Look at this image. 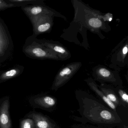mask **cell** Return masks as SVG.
<instances>
[{"label":"cell","mask_w":128,"mask_h":128,"mask_svg":"<svg viewBox=\"0 0 128 128\" xmlns=\"http://www.w3.org/2000/svg\"><path fill=\"white\" fill-rule=\"evenodd\" d=\"M34 120L36 128H59L57 125L47 115L35 110L31 111L24 116Z\"/></svg>","instance_id":"7c38bea8"},{"label":"cell","mask_w":128,"mask_h":128,"mask_svg":"<svg viewBox=\"0 0 128 128\" xmlns=\"http://www.w3.org/2000/svg\"><path fill=\"white\" fill-rule=\"evenodd\" d=\"M10 107V98L9 96L0 99V128H12Z\"/></svg>","instance_id":"8fae6325"},{"label":"cell","mask_w":128,"mask_h":128,"mask_svg":"<svg viewBox=\"0 0 128 128\" xmlns=\"http://www.w3.org/2000/svg\"><path fill=\"white\" fill-rule=\"evenodd\" d=\"M124 128H128V126L126 125H124Z\"/></svg>","instance_id":"ffe728a7"},{"label":"cell","mask_w":128,"mask_h":128,"mask_svg":"<svg viewBox=\"0 0 128 128\" xmlns=\"http://www.w3.org/2000/svg\"><path fill=\"white\" fill-rule=\"evenodd\" d=\"M128 37L124 40L120 46L112 54L110 67L120 71L128 64Z\"/></svg>","instance_id":"ba28073f"},{"label":"cell","mask_w":128,"mask_h":128,"mask_svg":"<svg viewBox=\"0 0 128 128\" xmlns=\"http://www.w3.org/2000/svg\"><path fill=\"white\" fill-rule=\"evenodd\" d=\"M9 2L21 5L22 6L28 5H37L44 4L43 0H7Z\"/></svg>","instance_id":"e0dca14e"},{"label":"cell","mask_w":128,"mask_h":128,"mask_svg":"<svg viewBox=\"0 0 128 128\" xmlns=\"http://www.w3.org/2000/svg\"><path fill=\"white\" fill-rule=\"evenodd\" d=\"M36 37L32 35L25 41L22 50L27 56L38 60H60L54 52L40 42Z\"/></svg>","instance_id":"7a4b0ae2"},{"label":"cell","mask_w":128,"mask_h":128,"mask_svg":"<svg viewBox=\"0 0 128 128\" xmlns=\"http://www.w3.org/2000/svg\"><path fill=\"white\" fill-rule=\"evenodd\" d=\"M22 9L28 17L41 15H46L54 17L60 18L65 20H66V17L54 10L46 6L44 4L37 5H28L22 6Z\"/></svg>","instance_id":"9c48e42d"},{"label":"cell","mask_w":128,"mask_h":128,"mask_svg":"<svg viewBox=\"0 0 128 128\" xmlns=\"http://www.w3.org/2000/svg\"><path fill=\"white\" fill-rule=\"evenodd\" d=\"M28 101L33 108H40L50 112L56 109L58 102L56 97L44 94L32 96L28 99Z\"/></svg>","instance_id":"8992f818"},{"label":"cell","mask_w":128,"mask_h":128,"mask_svg":"<svg viewBox=\"0 0 128 128\" xmlns=\"http://www.w3.org/2000/svg\"><path fill=\"white\" fill-rule=\"evenodd\" d=\"M19 128H36L34 120L30 118L24 117L20 120Z\"/></svg>","instance_id":"ac0fdd59"},{"label":"cell","mask_w":128,"mask_h":128,"mask_svg":"<svg viewBox=\"0 0 128 128\" xmlns=\"http://www.w3.org/2000/svg\"><path fill=\"white\" fill-rule=\"evenodd\" d=\"M85 82L90 87L91 90L94 92L97 96H98L102 101H103L112 110L116 112V106L108 99V98L105 96L103 92L100 90L98 86V85L96 83L93 78H88L84 80Z\"/></svg>","instance_id":"4fadbf2b"},{"label":"cell","mask_w":128,"mask_h":128,"mask_svg":"<svg viewBox=\"0 0 128 128\" xmlns=\"http://www.w3.org/2000/svg\"><path fill=\"white\" fill-rule=\"evenodd\" d=\"M92 76L94 80L101 84L108 83L114 86H122L121 80L118 72L113 71L104 66L98 65L95 66L92 71Z\"/></svg>","instance_id":"277c9868"},{"label":"cell","mask_w":128,"mask_h":128,"mask_svg":"<svg viewBox=\"0 0 128 128\" xmlns=\"http://www.w3.org/2000/svg\"><path fill=\"white\" fill-rule=\"evenodd\" d=\"M80 108L78 110L81 117H74V120L84 124L90 123L98 126H116L122 122L117 113L90 97L78 98Z\"/></svg>","instance_id":"6da1fadb"},{"label":"cell","mask_w":128,"mask_h":128,"mask_svg":"<svg viewBox=\"0 0 128 128\" xmlns=\"http://www.w3.org/2000/svg\"><path fill=\"white\" fill-rule=\"evenodd\" d=\"M98 87L101 90L108 100L114 103L117 107L121 105V103L118 95L115 93L114 87L110 84H101L98 85Z\"/></svg>","instance_id":"5bb4252c"},{"label":"cell","mask_w":128,"mask_h":128,"mask_svg":"<svg viewBox=\"0 0 128 128\" xmlns=\"http://www.w3.org/2000/svg\"><path fill=\"white\" fill-rule=\"evenodd\" d=\"M38 40L42 45L54 52L60 60H66L71 57L69 51L60 42L45 39Z\"/></svg>","instance_id":"30bf717a"},{"label":"cell","mask_w":128,"mask_h":128,"mask_svg":"<svg viewBox=\"0 0 128 128\" xmlns=\"http://www.w3.org/2000/svg\"><path fill=\"white\" fill-rule=\"evenodd\" d=\"M20 6L22 7V6L19 4L12 3L10 2H9L7 0H0V11L4 10L9 8Z\"/></svg>","instance_id":"d6986e66"},{"label":"cell","mask_w":128,"mask_h":128,"mask_svg":"<svg viewBox=\"0 0 128 128\" xmlns=\"http://www.w3.org/2000/svg\"><path fill=\"white\" fill-rule=\"evenodd\" d=\"M54 18L46 15L28 17L32 25L33 35L36 37L40 34L49 32L54 25Z\"/></svg>","instance_id":"52a82bcc"},{"label":"cell","mask_w":128,"mask_h":128,"mask_svg":"<svg viewBox=\"0 0 128 128\" xmlns=\"http://www.w3.org/2000/svg\"><path fill=\"white\" fill-rule=\"evenodd\" d=\"M114 90L117 92L118 96L120 98L121 105L125 108L128 107V95L127 93L122 89V86H118L116 88L114 87Z\"/></svg>","instance_id":"2e32d148"},{"label":"cell","mask_w":128,"mask_h":128,"mask_svg":"<svg viewBox=\"0 0 128 128\" xmlns=\"http://www.w3.org/2000/svg\"><path fill=\"white\" fill-rule=\"evenodd\" d=\"M24 67L17 66L6 71L0 72V84L19 76L23 73Z\"/></svg>","instance_id":"9a60e30c"},{"label":"cell","mask_w":128,"mask_h":128,"mask_svg":"<svg viewBox=\"0 0 128 128\" xmlns=\"http://www.w3.org/2000/svg\"><path fill=\"white\" fill-rule=\"evenodd\" d=\"M14 45L10 33L4 22L0 18V68L12 58Z\"/></svg>","instance_id":"3957f363"},{"label":"cell","mask_w":128,"mask_h":128,"mask_svg":"<svg viewBox=\"0 0 128 128\" xmlns=\"http://www.w3.org/2000/svg\"><path fill=\"white\" fill-rule=\"evenodd\" d=\"M80 62L71 63L61 68L56 75L51 87V90L57 91L66 84L81 67Z\"/></svg>","instance_id":"5b68a950"}]
</instances>
